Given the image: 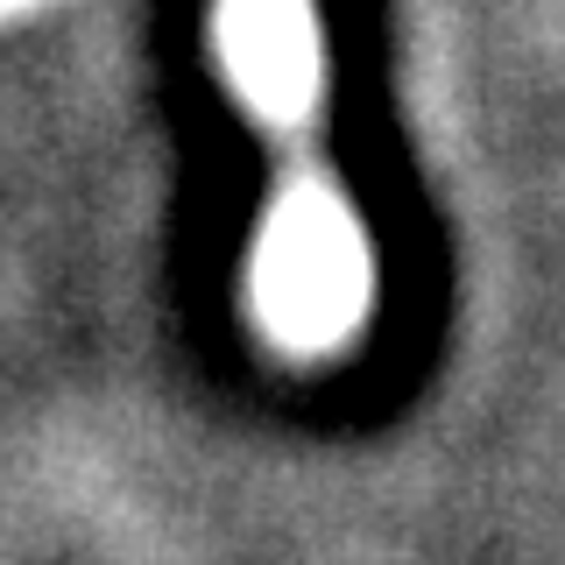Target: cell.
I'll return each instance as SVG.
<instances>
[{"instance_id": "1", "label": "cell", "mask_w": 565, "mask_h": 565, "mask_svg": "<svg viewBox=\"0 0 565 565\" xmlns=\"http://www.w3.org/2000/svg\"><path fill=\"white\" fill-rule=\"evenodd\" d=\"M367 297H375V269H367V241L353 205L332 184H290L269 205L255 247V305L262 326L297 353H332L361 332Z\"/></svg>"}, {"instance_id": "2", "label": "cell", "mask_w": 565, "mask_h": 565, "mask_svg": "<svg viewBox=\"0 0 565 565\" xmlns=\"http://www.w3.org/2000/svg\"><path fill=\"white\" fill-rule=\"evenodd\" d=\"M220 64L262 120H305L318 106L311 0H220Z\"/></svg>"}]
</instances>
